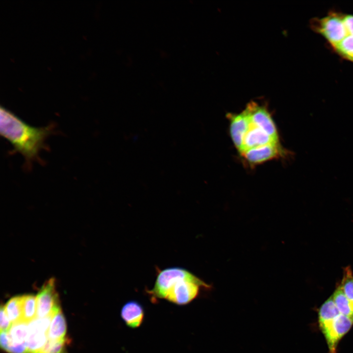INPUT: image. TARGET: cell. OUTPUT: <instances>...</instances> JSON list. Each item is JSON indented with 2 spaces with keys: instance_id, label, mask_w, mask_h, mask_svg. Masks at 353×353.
<instances>
[{
  "instance_id": "6da1fadb",
  "label": "cell",
  "mask_w": 353,
  "mask_h": 353,
  "mask_svg": "<svg viewBox=\"0 0 353 353\" xmlns=\"http://www.w3.org/2000/svg\"><path fill=\"white\" fill-rule=\"evenodd\" d=\"M1 136L13 147L12 152H19L25 158L28 166L39 160V153L46 148L45 142L53 131V125L34 127L23 121L5 108H0Z\"/></svg>"
},
{
  "instance_id": "7a4b0ae2",
  "label": "cell",
  "mask_w": 353,
  "mask_h": 353,
  "mask_svg": "<svg viewBox=\"0 0 353 353\" xmlns=\"http://www.w3.org/2000/svg\"><path fill=\"white\" fill-rule=\"evenodd\" d=\"M211 286L185 269L171 267L159 271L153 288L148 291L153 302L165 299L178 305L187 304Z\"/></svg>"
},
{
  "instance_id": "3957f363",
  "label": "cell",
  "mask_w": 353,
  "mask_h": 353,
  "mask_svg": "<svg viewBox=\"0 0 353 353\" xmlns=\"http://www.w3.org/2000/svg\"><path fill=\"white\" fill-rule=\"evenodd\" d=\"M310 27L335 54L353 63V14L331 10L311 19Z\"/></svg>"
},
{
  "instance_id": "277c9868",
  "label": "cell",
  "mask_w": 353,
  "mask_h": 353,
  "mask_svg": "<svg viewBox=\"0 0 353 353\" xmlns=\"http://www.w3.org/2000/svg\"><path fill=\"white\" fill-rule=\"evenodd\" d=\"M289 152L279 142L250 149L240 153L243 160L250 166H255L267 161L286 157Z\"/></svg>"
},
{
  "instance_id": "5b68a950",
  "label": "cell",
  "mask_w": 353,
  "mask_h": 353,
  "mask_svg": "<svg viewBox=\"0 0 353 353\" xmlns=\"http://www.w3.org/2000/svg\"><path fill=\"white\" fill-rule=\"evenodd\" d=\"M53 316L35 318L28 323L25 344L29 353H37L48 340V332Z\"/></svg>"
},
{
  "instance_id": "8992f818",
  "label": "cell",
  "mask_w": 353,
  "mask_h": 353,
  "mask_svg": "<svg viewBox=\"0 0 353 353\" xmlns=\"http://www.w3.org/2000/svg\"><path fill=\"white\" fill-rule=\"evenodd\" d=\"M54 281L50 279L40 289L36 299V318L53 316L60 307L55 290Z\"/></svg>"
},
{
  "instance_id": "52a82bcc",
  "label": "cell",
  "mask_w": 353,
  "mask_h": 353,
  "mask_svg": "<svg viewBox=\"0 0 353 353\" xmlns=\"http://www.w3.org/2000/svg\"><path fill=\"white\" fill-rule=\"evenodd\" d=\"M244 111L252 123L270 136L279 139L276 125L266 106L252 101L247 104Z\"/></svg>"
},
{
  "instance_id": "ba28073f",
  "label": "cell",
  "mask_w": 353,
  "mask_h": 353,
  "mask_svg": "<svg viewBox=\"0 0 353 353\" xmlns=\"http://www.w3.org/2000/svg\"><path fill=\"white\" fill-rule=\"evenodd\" d=\"M353 326V318L339 314L328 326L321 329L329 350V353H336L341 339Z\"/></svg>"
},
{
  "instance_id": "9c48e42d",
  "label": "cell",
  "mask_w": 353,
  "mask_h": 353,
  "mask_svg": "<svg viewBox=\"0 0 353 353\" xmlns=\"http://www.w3.org/2000/svg\"><path fill=\"white\" fill-rule=\"evenodd\" d=\"M227 117L229 121V132L231 140L236 148L240 151L244 136L249 127V119L244 110L238 114L228 113Z\"/></svg>"
},
{
  "instance_id": "30bf717a",
  "label": "cell",
  "mask_w": 353,
  "mask_h": 353,
  "mask_svg": "<svg viewBox=\"0 0 353 353\" xmlns=\"http://www.w3.org/2000/svg\"><path fill=\"white\" fill-rule=\"evenodd\" d=\"M278 142L279 139L270 136L250 121L249 127L244 136L242 149L239 152L241 153L250 149Z\"/></svg>"
},
{
  "instance_id": "8fae6325",
  "label": "cell",
  "mask_w": 353,
  "mask_h": 353,
  "mask_svg": "<svg viewBox=\"0 0 353 353\" xmlns=\"http://www.w3.org/2000/svg\"><path fill=\"white\" fill-rule=\"evenodd\" d=\"M120 315L126 326L131 328H136L143 322L145 312L141 303L132 300L126 303L123 305Z\"/></svg>"
},
{
  "instance_id": "7c38bea8",
  "label": "cell",
  "mask_w": 353,
  "mask_h": 353,
  "mask_svg": "<svg viewBox=\"0 0 353 353\" xmlns=\"http://www.w3.org/2000/svg\"><path fill=\"white\" fill-rule=\"evenodd\" d=\"M66 333V323L61 309L53 315L48 332V339L51 341L64 340Z\"/></svg>"
},
{
  "instance_id": "4fadbf2b",
  "label": "cell",
  "mask_w": 353,
  "mask_h": 353,
  "mask_svg": "<svg viewBox=\"0 0 353 353\" xmlns=\"http://www.w3.org/2000/svg\"><path fill=\"white\" fill-rule=\"evenodd\" d=\"M340 313L332 296L321 306L318 310V323L320 329L326 327Z\"/></svg>"
},
{
  "instance_id": "5bb4252c",
  "label": "cell",
  "mask_w": 353,
  "mask_h": 353,
  "mask_svg": "<svg viewBox=\"0 0 353 353\" xmlns=\"http://www.w3.org/2000/svg\"><path fill=\"white\" fill-rule=\"evenodd\" d=\"M332 297L340 313L353 318V308L340 284L336 287Z\"/></svg>"
},
{
  "instance_id": "9a60e30c",
  "label": "cell",
  "mask_w": 353,
  "mask_h": 353,
  "mask_svg": "<svg viewBox=\"0 0 353 353\" xmlns=\"http://www.w3.org/2000/svg\"><path fill=\"white\" fill-rule=\"evenodd\" d=\"M23 321L28 323L36 318V299L32 295L21 296Z\"/></svg>"
},
{
  "instance_id": "2e32d148",
  "label": "cell",
  "mask_w": 353,
  "mask_h": 353,
  "mask_svg": "<svg viewBox=\"0 0 353 353\" xmlns=\"http://www.w3.org/2000/svg\"><path fill=\"white\" fill-rule=\"evenodd\" d=\"M7 316L14 324L23 321L21 296H15L10 299L4 305Z\"/></svg>"
},
{
  "instance_id": "e0dca14e",
  "label": "cell",
  "mask_w": 353,
  "mask_h": 353,
  "mask_svg": "<svg viewBox=\"0 0 353 353\" xmlns=\"http://www.w3.org/2000/svg\"><path fill=\"white\" fill-rule=\"evenodd\" d=\"M11 341L16 344H24L28 334V323L21 322L12 325L8 332Z\"/></svg>"
},
{
  "instance_id": "ac0fdd59",
  "label": "cell",
  "mask_w": 353,
  "mask_h": 353,
  "mask_svg": "<svg viewBox=\"0 0 353 353\" xmlns=\"http://www.w3.org/2000/svg\"><path fill=\"white\" fill-rule=\"evenodd\" d=\"M340 285L353 308V273L350 266L344 268Z\"/></svg>"
},
{
  "instance_id": "d6986e66",
  "label": "cell",
  "mask_w": 353,
  "mask_h": 353,
  "mask_svg": "<svg viewBox=\"0 0 353 353\" xmlns=\"http://www.w3.org/2000/svg\"><path fill=\"white\" fill-rule=\"evenodd\" d=\"M65 339L48 340L44 347L37 353H63Z\"/></svg>"
},
{
  "instance_id": "ffe728a7",
  "label": "cell",
  "mask_w": 353,
  "mask_h": 353,
  "mask_svg": "<svg viewBox=\"0 0 353 353\" xmlns=\"http://www.w3.org/2000/svg\"><path fill=\"white\" fill-rule=\"evenodd\" d=\"M0 331L8 332L13 324L9 319L6 313L4 306L0 307Z\"/></svg>"
},
{
  "instance_id": "44dd1931",
  "label": "cell",
  "mask_w": 353,
  "mask_h": 353,
  "mask_svg": "<svg viewBox=\"0 0 353 353\" xmlns=\"http://www.w3.org/2000/svg\"><path fill=\"white\" fill-rule=\"evenodd\" d=\"M7 352L9 353H29L25 343L16 344L12 341Z\"/></svg>"
},
{
  "instance_id": "7402d4cb",
  "label": "cell",
  "mask_w": 353,
  "mask_h": 353,
  "mask_svg": "<svg viewBox=\"0 0 353 353\" xmlns=\"http://www.w3.org/2000/svg\"><path fill=\"white\" fill-rule=\"evenodd\" d=\"M11 342V340L8 332L0 331V345L1 348L7 352Z\"/></svg>"
}]
</instances>
